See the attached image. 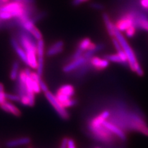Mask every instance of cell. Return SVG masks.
<instances>
[{
	"label": "cell",
	"instance_id": "29",
	"mask_svg": "<svg viewBox=\"0 0 148 148\" xmlns=\"http://www.w3.org/2000/svg\"><path fill=\"white\" fill-rule=\"evenodd\" d=\"M67 141H68V139L67 138H64L62 141L61 147H60V148H67Z\"/></svg>",
	"mask_w": 148,
	"mask_h": 148
},
{
	"label": "cell",
	"instance_id": "32",
	"mask_svg": "<svg viewBox=\"0 0 148 148\" xmlns=\"http://www.w3.org/2000/svg\"><path fill=\"white\" fill-rule=\"evenodd\" d=\"M97 148H99V147H97Z\"/></svg>",
	"mask_w": 148,
	"mask_h": 148
},
{
	"label": "cell",
	"instance_id": "23",
	"mask_svg": "<svg viewBox=\"0 0 148 148\" xmlns=\"http://www.w3.org/2000/svg\"><path fill=\"white\" fill-rule=\"evenodd\" d=\"M77 104V100L75 99H70L69 100H68L67 101H66V103H64V104H62V105L64 106L65 108H71L72 107V106H75Z\"/></svg>",
	"mask_w": 148,
	"mask_h": 148
},
{
	"label": "cell",
	"instance_id": "7",
	"mask_svg": "<svg viewBox=\"0 0 148 148\" xmlns=\"http://www.w3.org/2000/svg\"><path fill=\"white\" fill-rule=\"evenodd\" d=\"M88 60H86L84 57L82 56L77 58L75 59L72 60V61L67 64L66 66H64L62 71L65 73H69L73 71L74 70H76L77 69L82 67L83 66L86 64Z\"/></svg>",
	"mask_w": 148,
	"mask_h": 148
},
{
	"label": "cell",
	"instance_id": "11",
	"mask_svg": "<svg viewBox=\"0 0 148 148\" xmlns=\"http://www.w3.org/2000/svg\"><path fill=\"white\" fill-rule=\"evenodd\" d=\"M0 108L6 112L10 113L15 116H20L21 111L15 105H14L9 101H5L4 103L0 104Z\"/></svg>",
	"mask_w": 148,
	"mask_h": 148
},
{
	"label": "cell",
	"instance_id": "2",
	"mask_svg": "<svg viewBox=\"0 0 148 148\" xmlns=\"http://www.w3.org/2000/svg\"><path fill=\"white\" fill-rule=\"evenodd\" d=\"M114 37L119 41V42L120 43V45H121L124 53H125L127 57L128 63L130 67V69L133 71L136 72L138 76H143V74H144V72H143L141 67L140 66V64L138 63L137 61L135 53H134L133 50L131 48V46H130V45L127 42L124 36L122 34V32H120L119 30H118L116 29V27H115V29Z\"/></svg>",
	"mask_w": 148,
	"mask_h": 148
},
{
	"label": "cell",
	"instance_id": "18",
	"mask_svg": "<svg viewBox=\"0 0 148 148\" xmlns=\"http://www.w3.org/2000/svg\"><path fill=\"white\" fill-rule=\"evenodd\" d=\"M20 63L18 61H16L13 62L11 67V71L10 72V78L12 80H16L19 73Z\"/></svg>",
	"mask_w": 148,
	"mask_h": 148
},
{
	"label": "cell",
	"instance_id": "4",
	"mask_svg": "<svg viewBox=\"0 0 148 148\" xmlns=\"http://www.w3.org/2000/svg\"><path fill=\"white\" fill-rule=\"evenodd\" d=\"M44 54H45V42L42 39L37 40L36 42V56L37 68L36 73L41 76L44 68Z\"/></svg>",
	"mask_w": 148,
	"mask_h": 148
},
{
	"label": "cell",
	"instance_id": "26",
	"mask_svg": "<svg viewBox=\"0 0 148 148\" xmlns=\"http://www.w3.org/2000/svg\"><path fill=\"white\" fill-rule=\"evenodd\" d=\"M12 1L21 3L25 4H33L35 3V0H12Z\"/></svg>",
	"mask_w": 148,
	"mask_h": 148
},
{
	"label": "cell",
	"instance_id": "25",
	"mask_svg": "<svg viewBox=\"0 0 148 148\" xmlns=\"http://www.w3.org/2000/svg\"><path fill=\"white\" fill-rule=\"evenodd\" d=\"M90 6L96 10H102L104 9V6L102 4L98 3H92L91 4Z\"/></svg>",
	"mask_w": 148,
	"mask_h": 148
},
{
	"label": "cell",
	"instance_id": "31",
	"mask_svg": "<svg viewBox=\"0 0 148 148\" xmlns=\"http://www.w3.org/2000/svg\"><path fill=\"white\" fill-rule=\"evenodd\" d=\"M9 1V0H1V1L3 3V4H4L8 3Z\"/></svg>",
	"mask_w": 148,
	"mask_h": 148
},
{
	"label": "cell",
	"instance_id": "28",
	"mask_svg": "<svg viewBox=\"0 0 148 148\" xmlns=\"http://www.w3.org/2000/svg\"><path fill=\"white\" fill-rule=\"evenodd\" d=\"M67 148H76L75 142L72 139H69L67 141Z\"/></svg>",
	"mask_w": 148,
	"mask_h": 148
},
{
	"label": "cell",
	"instance_id": "1",
	"mask_svg": "<svg viewBox=\"0 0 148 148\" xmlns=\"http://www.w3.org/2000/svg\"><path fill=\"white\" fill-rule=\"evenodd\" d=\"M17 41L21 47L27 54L28 66L32 69L37 68L36 56V42L35 39L29 33L24 30H22L18 33Z\"/></svg>",
	"mask_w": 148,
	"mask_h": 148
},
{
	"label": "cell",
	"instance_id": "14",
	"mask_svg": "<svg viewBox=\"0 0 148 148\" xmlns=\"http://www.w3.org/2000/svg\"><path fill=\"white\" fill-rule=\"evenodd\" d=\"M30 143V139L27 137L21 138L16 140H12L8 141L6 143V146L8 148H12L19 146L28 145Z\"/></svg>",
	"mask_w": 148,
	"mask_h": 148
},
{
	"label": "cell",
	"instance_id": "8",
	"mask_svg": "<svg viewBox=\"0 0 148 148\" xmlns=\"http://www.w3.org/2000/svg\"><path fill=\"white\" fill-rule=\"evenodd\" d=\"M11 43L12 48L15 50L18 56L21 59V61L28 66V59L27 54L24 49L21 47L19 43H18L17 40L15 38H12L11 39Z\"/></svg>",
	"mask_w": 148,
	"mask_h": 148
},
{
	"label": "cell",
	"instance_id": "16",
	"mask_svg": "<svg viewBox=\"0 0 148 148\" xmlns=\"http://www.w3.org/2000/svg\"><path fill=\"white\" fill-rule=\"evenodd\" d=\"M104 48V45L103 44L96 45L94 48L87 50L85 52H84V53L83 54V56L84 57L86 60H88V59L90 60L92 56H93L95 53L98 52L99 51L103 49Z\"/></svg>",
	"mask_w": 148,
	"mask_h": 148
},
{
	"label": "cell",
	"instance_id": "17",
	"mask_svg": "<svg viewBox=\"0 0 148 148\" xmlns=\"http://www.w3.org/2000/svg\"><path fill=\"white\" fill-rule=\"evenodd\" d=\"M96 45L92 43L91 41L90 38H85L84 39H83L79 43V45H78V48H79L81 49L82 51L85 52L86 51L92 49V48H94Z\"/></svg>",
	"mask_w": 148,
	"mask_h": 148
},
{
	"label": "cell",
	"instance_id": "9",
	"mask_svg": "<svg viewBox=\"0 0 148 148\" xmlns=\"http://www.w3.org/2000/svg\"><path fill=\"white\" fill-rule=\"evenodd\" d=\"M90 62L91 66L96 70H103L107 68L109 65V61L107 59L98 57H92L90 59Z\"/></svg>",
	"mask_w": 148,
	"mask_h": 148
},
{
	"label": "cell",
	"instance_id": "19",
	"mask_svg": "<svg viewBox=\"0 0 148 148\" xmlns=\"http://www.w3.org/2000/svg\"><path fill=\"white\" fill-rule=\"evenodd\" d=\"M109 62H117V63H120L123 64V62H122V59H120L119 57V56L117 54H108L106 55L105 58ZM124 65V64H123Z\"/></svg>",
	"mask_w": 148,
	"mask_h": 148
},
{
	"label": "cell",
	"instance_id": "10",
	"mask_svg": "<svg viewBox=\"0 0 148 148\" xmlns=\"http://www.w3.org/2000/svg\"><path fill=\"white\" fill-rule=\"evenodd\" d=\"M64 43L62 41L59 40L55 42L52 46H51L46 51V55L48 56L51 57L55 55L61 53L64 49Z\"/></svg>",
	"mask_w": 148,
	"mask_h": 148
},
{
	"label": "cell",
	"instance_id": "15",
	"mask_svg": "<svg viewBox=\"0 0 148 148\" xmlns=\"http://www.w3.org/2000/svg\"><path fill=\"white\" fill-rule=\"evenodd\" d=\"M103 18L109 35L111 36H114L115 26L111 22L110 18L107 13H103Z\"/></svg>",
	"mask_w": 148,
	"mask_h": 148
},
{
	"label": "cell",
	"instance_id": "21",
	"mask_svg": "<svg viewBox=\"0 0 148 148\" xmlns=\"http://www.w3.org/2000/svg\"><path fill=\"white\" fill-rule=\"evenodd\" d=\"M6 99H8L11 101H14V102L21 101V97L18 95L6 93Z\"/></svg>",
	"mask_w": 148,
	"mask_h": 148
},
{
	"label": "cell",
	"instance_id": "12",
	"mask_svg": "<svg viewBox=\"0 0 148 148\" xmlns=\"http://www.w3.org/2000/svg\"><path fill=\"white\" fill-rule=\"evenodd\" d=\"M103 125L107 128L110 133L114 134L115 135L117 136L120 139H122V140H125V139L126 138L125 135V133L123 132L122 130L120 129L117 126L114 125L112 123H111L106 120L103 123Z\"/></svg>",
	"mask_w": 148,
	"mask_h": 148
},
{
	"label": "cell",
	"instance_id": "20",
	"mask_svg": "<svg viewBox=\"0 0 148 148\" xmlns=\"http://www.w3.org/2000/svg\"><path fill=\"white\" fill-rule=\"evenodd\" d=\"M4 88L3 83H0V104L4 103L6 100V93L4 92Z\"/></svg>",
	"mask_w": 148,
	"mask_h": 148
},
{
	"label": "cell",
	"instance_id": "13",
	"mask_svg": "<svg viewBox=\"0 0 148 148\" xmlns=\"http://www.w3.org/2000/svg\"><path fill=\"white\" fill-rule=\"evenodd\" d=\"M110 115V113L108 110H104L98 116L92 119L90 124V127H95L99 125H103L104 122L106 121Z\"/></svg>",
	"mask_w": 148,
	"mask_h": 148
},
{
	"label": "cell",
	"instance_id": "22",
	"mask_svg": "<svg viewBox=\"0 0 148 148\" xmlns=\"http://www.w3.org/2000/svg\"><path fill=\"white\" fill-rule=\"evenodd\" d=\"M136 27L135 25H132L128 29L125 31V34L127 37L128 38H132L136 33Z\"/></svg>",
	"mask_w": 148,
	"mask_h": 148
},
{
	"label": "cell",
	"instance_id": "5",
	"mask_svg": "<svg viewBox=\"0 0 148 148\" xmlns=\"http://www.w3.org/2000/svg\"><path fill=\"white\" fill-rule=\"evenodd\" d=\"M75 94V90L71 85L61 86L58 90L56 97L62 104L72 98Z\"/></svg>",
	"mask_w": 148,
	"mask_h": 148
},
{
	"label": "cell",
	"instance_id": "24",
	"mask_svg": "<svg viewBox=\"0 0 148 148\" xmlns=\"http://www.w3.org/2000/svg\"><path fill=\"white\" fill-rule=\"evenodd\" d=\"M39 85H40V87L41 91H43L45 93V92H47V91H48V86L46 85L45 82H43L42 80V79H41V78H40V79L39 80Z\"/></svg>",
	"mask_w": 148,
	"mask_h": 148
},
{
	"label": "cell",
	"instance_id": "30",
	"mask_svg": "<svg viewBox=\"0 0 148 148\" xmlns=\"http://www.w3.org/2000/svg\"><path fill=\"white\" fill-rule=\"evenodd\" d=\"M140 3L143 8L148 9V0H141Z\"/></svg>",
	"mask_w": 148,
	"mask_h": 148
},
{
	"label": "cell",
	"instance_id": "3",
	"mask_svg": "<svg viewBox=\"0 0 148 148\" xmlns=\"http://www.w3.org/2000/svg\"><path fill=\"white\" fill-rule=\"evenodd\" d=\"M45 94L46 99L49 101V103L51 104L59 116L63 119H67L69 117L67 111L62 105V104L58 101L56 96L49 91L45 92Z\"/></svg>",
	"mask_w": 148,
	"mask_h": 148
},
{
	"label": "cell",
	"instance_id": "6",
	"mask_svg": "<svg viewBox=\"0 0 148 148\" xmlns=\"http://www.w3.org/2000/svg\"><path fill=\"white\" fill-rule=\"evenodd\" d=\"M135 15L133 13L128 14L119 20L115 26L120 32H125L130 27L135 25Z\"/></svg>",
	"mask_w": 148,
	"mask_h": 148
},
{
	"label": "cell",
	"instance_id": "27",
	"mask_svg": "<svg viewBox=\"0 0 148 148\" xmlns=\"http://www.w3.org/2000/svg\"><path fill=\"white\" fill-rule=\"evenodd\" d=\"M89 0H72V4L74 6H80V4L86 3Z\"/></svg>",
	"mask_w": 148,
	"mask_h": 148
}]
</instances>
